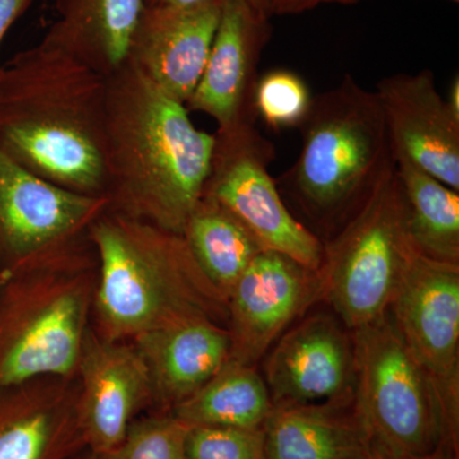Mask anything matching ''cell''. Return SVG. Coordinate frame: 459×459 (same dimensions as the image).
I'll return each instance as SVG.
<instances>
[{
  "mask_svg": "<svg viewBox=\"0 0 459 459\" xmlns=\"http://www.w3.org/2000/svg\"><path fill=\"white\" fill-rule=\"evenodd\" d=\"M98 276L91 240L3 276L0 388L40 377H75Z\"/></svg>",
  "mask_w": 459,
  "mask_h": 459,
  "instance_id": "5",
  "label": "cell"
},
{
  "mask_svg": "<svg viewBox=\"0 0 459 459\" xmlns=\"http://www.w3.org/2000/svg\"><path fill=\"white\" fill-rule=\"evenodd\" d=\"M188 459H267L264 430L222 427L190 428Z\"/></svg>",
  "mask_w": 459,
  "mask_h": 459,
  "instance_id": "26",
  "label": "cell"
},
{
  "mask_svg": "<svg viewBox=\"0 0 459 459\" xmlns=\"http://www.w3.org/2000/svg\"><path fill=\"white\" fill-rule=\"evenodd\" d=\"M77 403V377L0 388V459H66L86 448Z\"/></svg>",
  "mask_w": 459,
  "mask_h": 459,
  "instance_id": "17",
  "label": "cell"
},
{
  "mask_svg": "<svg viewBox=\"0 0 459 459\" xmlns=\"http://www.w3.org/2000/svg\"><path fill=\"white\" fill-rule=\"evenodd\" d=\"M313 99L300 75L274 69L259 77L256 83V115L273 131L299 128L309 114Z\"/></svg>",
  "mask_w": 459,
  "mask_h": 459,
  "instance_id": "24",
  "label": "cell"
},
{
  "mask_svg": "<svg viewBox=\"0 0 459 459\" xmlns=\"http://www.w3.org/2000/svg\"><path fill=\"white\" fill-rule=\"evenodd\" d=\"M451 2H453V3H458V2H459V0H451Z\"/></svg>",
  "mask_w": 459,
  "mask_h": 459,
  "instance_id": "34",
  "label": "cell"
},
{
  "mask_svg": "<svg viewBox=\"0 0 459 459\" xmlns=\"http://www.w3.org/2000/svg\"><path fill=\"white\" fill-rule=\"evenodd\" d=\"M181 237L205 277L226 300L253 259L264 250L237 216L207 197L199 199Z\"/></svg>",
  "mask_w": 459,
  "mask_h": 459,
  "instance_id": "22",
  "label": "cell"
},
{
  "mask_svg": "<svg viewBox=\"0 0 459 459\" xmlns=\"http://www.w3.org/2000/svg\"><path fill=\"white\" fill-rule=\"evenodd\" d=\"M389 313L437 386L453 440L459 435V264L420 255L395 290Z\"/></svg>",
  "mask_w": 459,
  "mask_h": 459,
  "instance_id": "10",
  "label": "cell"
},
{
  "mask_svg": "<svg viewBox=\"0 0 459 459\" xmlns=\"http://www.w3.org/2000/svg\"><path fill=\"white\" fill-rule=\"evenodd\" d=\"M255 368L229 360L170 412L190 428L263 429L273 402Z\"/></svg>",
  "mask_w": 459,
  "mask_h": 459,
  "instance_id": "21",
  "label": "cell"
},
{
  "mask_svg": "<svg viewBox=\"0 0 459 459\" xmlns=\"http://www.w3.org/2000/svg\"><path fill=\"white\" fill-rule=\"evenodd\" d=\"M271 14L247 0H223L221 18L201 80L186 107L208 115L217 131L255 126V89Z\"/></svg>",
  "mask_w": 459,
  "mask_h": 459,
  "instance_id": "12",
  "label": "cell"
},
{
  "mask_svg": "<svg viewBox=\"0 0 459 459\" xmlns=\"http://www.w3.org/2000/svg\"><path fill=\"white\" fill-rule=\"evenodd\" d=\"M446 107L455 119L459 120V78L453 80L449 87L448 98L446 99Z\"/></svg>",
  "mask_w": 459,
  "mask_h": 459,
  "instance_id": "30",
  "label": "cell"
},
{
  "mask_svg": "<svg viewBox=\"0 0 459 459\" xmlns=\"http://www.w3.org/2000/svg\"><path fill=\"white\" fill-rule=\"evenodd\" d=\"M35 0H0V45L14 22L23 16ZM3 66L0 65V75Z\"/></svg>",
  "mask_w": 459,
  "mask_h": 459,
  "instance_id": "28",
  "label": "cell"
},
{
  "mask_svg": "<svg viewBox=\"0 0 459 459\" xmlns=\"http://www.w3.org/2000/svg\"><path fill=\"white\" fill-rule=\"evenodd\" d=\"M2 280H3V274L0 273V282H2Z\"/></svg>",
  "mask_w": 459,
  "mask_h": 459,
  "instance_id": "33",
  "label": "cell"
},
{
  "mask_svg": "<svg viewBox=\"0 0 459 459\" xmlns=\"http://www.w3.org/2000/svg\"><path fill=\"white\" fill-rule=\"evenodd\" d=\"M395 164L413 247L434 261L459 264V192L404 160Z\"/></svg>",
  "mask_w": 459,
  "mask_h": 459,
  "instance_id": "23",
  "label": "cell"
},
{
  "mask_svg": "<svg viewBox=\"0 0 459 459\" xmlns=\"http://www.w3.org/2000/svg\"><path fill=\"white\" fill-rule=\"evenodd\" d=\"M223 0L190 5L144 4L126 62L169 98L186 105L210 56Z\"/></svg>",
  "mask_w": 459,
  "mask_h": 459,
  "instance_id": "15",
  "label": "cell"
},
{
  "mask_svg": "<svg viewBox=\"0 0 459 459\" xmlns=\"http://www.w3.org/2000/svg\"><path fill=\"white\" fill-rule=\"evenodd\" d=\"M320 300L318 271L263 250L228 296L230 360L256 367L272 344Z\"/></svg>",
  "mask_w": 459,
  "mask_h": 459,
  "instance_id": "11",
  "label": "cell"
},
{
  "mask_svg": "<svg viewBox=\"0 0 459 459\" xmlns=\"http://www.w3.org/2000/svg\"><path fill=\"white\" fill-rule=\"evenodd\" d=\"M107 77L39 42L0 75V150L57 186L105 197Z\"/></svg>",
  "mask_w": 459,
  "mask_h": 459,
  "instance_id": "2",
  "label": "cell"
},
{
  "mask_svg": "<svg viewBox=\"0 0 459 459\" xmlns=\"http://www.w3.org/2000/svg\"><path fill=\"white\" fill-rule=\"evenodd\" d=\"M89 238L99 263L91 327L100 336L132 341L192 320L228 327V300L181 235L108 210Z\"/></svg>",
  "mask_w": 459,
  "mask_h": 459,
  "instance_id": "3",
  "label": "cell"
},
{
  "mask_svg": "<svg viewBox=\"0 0 459 459\" xmlns=\"http://www.w3.org/2000/svg\"><path fill=\"white\" fill-rule=\"evenodd\" d=\"M276 150L255 126L214 133L210 171L202 197L237 216L263 249L318 271L325 244L290 211L270 166Z\"/></svg>",
  "mask_w": 459,
  "mask_h": 459,
  "instance_id": "8",
  "label": "cell"
},
{
  "mask_svg": "<svg viewBox=\"0 0 459 459\" xmlns=\"http://www.w3.org/2000/svg\"><path fill=\"white\" fill-rule=\"evenodd\" d=\"M299 129L300 153L277 186L331 238L395 170L385 113L376 91L346 74L313 99Z\"/></svg>",
  "mask_w": 459,
  "mask_h": 459,
  "instance_id": "4",
  "label": "cell"
},
{
  "mask_svg": "<svg viewBox=\"0 0 459 459\" xmlns=\"http://www.w3.org/2000/svg\"><path fill=\"white\" fill-rule=\"evenodd\" d=\"M190 427L171 412L133 421L119 446L98 459H188Z\"/></svg>",
  "mask_w": 459,
  "mask_h": 459,
  "instance_id": "25",
  "label": "cell"
},
{
  "mask_svg": "<svg viewBox=\"0 0 459 459\" xmlns=\"http://www.w3.org/2000/svg\"><path fill=\"white\" fill-rule=\"evenodd\" d=\"M143 7L144 0H56V20L41 42L108 77L126 62Z\"/></svg>",
  "mask_w": 459,
  "mask_h": 459,
  "instance_id": "19",
  "label": "cell"
},
{
  "mask_svg": "<svg viewBox=\"0 0 459 459\" xmlns=\"http://www.w3.org/2000/svg\"><path fill=\"white\" fill-rule=\"evenodd\" d=\"M108 210L107 197L49 183L0 150V273L82 246Z\"/></svg>",
  "mask_w": 459,
  "mask_h": 459,
  "instance_id": "9",
  "label": "cell"
},
{
  "mask_svg": "<svg viewBox=\"0 0 459 459\" xmlns=\"http://www.w3.org/2000/svg\"><path fill=\"white\" fill-rule=\"evenodd\" d=\"M452 455H455V453L448 451V449H440L439 452L434 453V455H428V457L410 458V459H452ZM369 459H385V458L371 457Z\"/></svg>",
  "mask_w": 459,
  "mask_h": 459,
  "instance_id": "31",
  "label": "cell"
},
{
  "mask_svg": "<svg viewBox=\"0 0 459 459\" xmlns=\"http://www.w3.org/2000/svg\"><path fill=\"white\" fill-rule=\"evenodd\" d=\"M323 244L320 300L333 307L350 332L382 316L416 252L397 169L361 210Z\"/></svg>",
  "mask_w": 459,
  "mask_h": 459,
  "instance_id": "7",
  "label": "cell"
},
{
  "mask_svg": "<svg viewBox=\"0 0 459 459\" xmlns=\"http://www.w3.org/2000/svg\"><path fill=\"white\" fill-rule=\"evenodd\" d=\"M214 134L126 62L107 77L105 197L113 212L183 234L202 198Z\"/></svg>",
  "mask_w": 459,
  "mask_h": 459,
  "instance_id": "1",
  "label": "cell"
},
{
  "mask_svg": "<svg viewBox=\"0 0 459 459\" xmlns=\"http://www.w3.org/2000/svg\"><path fill=\"white\" fill-rule=\"evenodd\" d=\"M362 0H268L271 16H294L325 4L351 5Z\"/></svg>",
  "mask_w": 459,
  "mask_h": 459,
  "instance_id": "27",
  "label": "cell"
},
{
  "mask_svg": "<svg viewBox=\"0 0 459 459\" xmlns=\"http://www.w3.org/2000/svg\"><path fill=\"white\" fill-rule=\"evenodd\" d=\"M395 161L404 160L459 192V120L430 69L383 78L376 91Z\"/></svg>",
  "mask_w": 459,
  "mask_h": 459,
  "instance_id": "16",
  "label": "cell"
},
{
  "mask_svg": "<svg viewBox=\"0 0 459 459\" xmlns=\"http://www.w3.org/2000/svg\"><path fill=\"white\" fill-rule=\"evenodd\" d=\"M355 358L353 413L369 458L458 455L442 400L404 343L389 310L351 332Z\"/></svg>",
  "mask_w": 459,
  "mask_h": 459,
  "instance_id": "6",
  "label": "cell"
},
{
  "mask_svg": "<svg viewBox=\"0 0 459 459\" xmlns=\"http://www.w3.org/2000/svg\"><path fill=\"white\" fill-rule=\"evenodd\" d=\"M349 404H273L265 420L267 459H369Z\"/></svg>",
  "mask_w": 459,
  "mask_h": 459,
  "instance_id": "20",
  "label": "cell"
},
{
  "mask_svg": "<svg viewBox=\"0 0 459 459\" xmlns=\"http://www.w3.org/2000/svg\"><path fill=\"white\" fill-rule=\"evenodd\" d=\"M268 352L264 380L273 404L352 403V337L340 319L307 316L287 329Z\"/></svg>",
  "mask_w": 459,
  "mask_h": 459,
  "instance_id": "14",
  "label": "cell"
},
{
  "mask_svg": "<svg viewBox=\"0 0 459 459\" xmlns=\"http://www.w3.org/2000/svg\"><path fill=\"white\" fill-rule=\"evenodd\" d=\"M78 422L96 455L119 446L135 415L152 404L146 362L132 341L108 340L89 327L78 360Z\"/></svg>",
  "mask_w": 459,
  "mask_h": 459,
  "instance_id": "13",
  "label": "cell"
},
{
  "mask_svg": "<svg viewBox=\"0 0 459 459\" xmlns=\"http://www.w3.org/2000/svg\"><path fill=\"white\" fill-rule=\"evenodd\" d=\"M207 2V0H144L146 5H190L195 3ZM250 4L255 5L256 8L270 13V4L268 0H247Z\"/></svg>",
  "mask_w": 459,
  "mask_h": 459,
  "instance_id": "29",
  "label": "cell"
},
{
  "mask_svg": "<svg viewBox=\"0 0 459 459\" xmlns=\"http://www.w3.org/2000/svg\"><path fill=\"white\" fill-rule=\"evenodd\" d=\"M86 459H98V457H96L95 455H93V453H91V455H89V457H87Z\"/></svg>",
  "mask_w": 459,
  "mask_h": 459,
  "instance_id": "32",
  "label": "cell"
},
{
  "mask_svg": "<svg viewBox=\"0 0 459 459\" xmlns=\"http://www.w3.org/2000/svg\"><path fill=\"white\" fill-rule=\"evenodd\" d=\"M146 362L152 404L170 412L202 388L230 360L231 338L225 325L192 320L132 340Z\"/></svg>",
  "mask_w": 459,
  "mask_h": 459,
  "instance_id": "18",
  "label": "cell"
}]
</instances>
